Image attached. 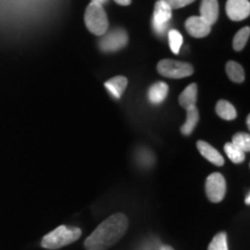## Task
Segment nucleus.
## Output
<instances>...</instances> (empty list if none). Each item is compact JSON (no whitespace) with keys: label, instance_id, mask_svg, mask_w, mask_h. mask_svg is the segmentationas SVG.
<instances>
[{"label":"nucleus","instance_id":"6ab92c4d","mask_svg":"<svg viewBox=\"0 0 250 250\" xmlns=\"http://www.w3.org/2000/svg\"><path fill=\"white\" fill-rule=\"evenodd\" d=\"M225 152H226L229 160L234 164H242L246 159V153L237 148L236 146H234L232 143H227L225 145Z\"/></svg>","mask_w":250,"mask_h":250},{"label":"nucleus","instance_id":"aec40b11","mask_svg":"<svg viewBox=\"0 0 250 250\" xmlns=\"http://www.w3.org/2000/svg\"><path fill=\"white\" fill-rule=\"evenodd\" d=\"M168 40H169V48L175 55H177L180 52L181 46L183 43V37L181 35V33L176 29H171L168 33Z\"/></svg>","mask_w":250,"mask_h":250},{"label":"nucleus","instance_id":"423d86ee","mask_svg":"<svg viewBox=\"0 0 250 250\" xmlns=\"http://www.w3.org/2000/svg\"><path fill=\"white\" fill-rule=\"evenodd\" d=\"M127 43V34L122 28L111 30L100 41V49L104 52H115L123 49Z\"/></svg>","mask_w":250,"mask_h":250},{"label":"nucleus","instance_id":"39448f33","mask_svg":"<svg viewBox=\"0 0 250 250\" xmlns=\"http://www.w3.org/2000/svg\"><path fill=\"white\" fill-rule=\"evenodd\" d=\"M226 180L220 173H213L208 176L205 183V191L208 201L220 203L226 195Z\"/></svg>","mask_w":250,"mask_h":250},{"label":"nucleus","instance_id":"4be33fe9","mask_svg":"<svg viewBox=\"0 0 250 250\" xmlns=\"http://www.w3.org/2000/svg\"><path fill=\"white\" fill-rule=\"evenodd\" d=\"M208 250H228L226 233H218L211 241Z\"/></svg>","mask_w":250,"mask_h":250},{"label":"nucleus","instance_id":"6e6552de","mask_svg":"<svg viewBox=\"0 0 250 250\" xmlns=\"http://www.w3.org/2000/svg\"><path fill=\"white\" fill-rule=\"evenodd\" d=\"M186 29L190 36L203 39L211 33V24H208L201 17H191L186 21Z\"/></svg>","mask_w":250,"mask_h":250},{"label":"nucleus","instance_id":"a878e982","mask_svg":"<svg viewBox=\"0 0 250 250\" xmlns=\"http://www.w3.org/2000/svg\"><path fill=\"white\" fill-rule=\"evenodd\" d=\"M107 1H108V0H92V2H96V4H99V5L105 4Z\"/></svg>","mask_w":250,"mask_h":250},{"label":"nucleus","instance_id":"c85d7f7f","mask_svg":"<svg viewBox=\"0 0 250 250\" xmlns=\"http://www.w3.org/2000/svg\"><path fill=\"white\" fill-rule=\"evenodd\" d=\"M247 126H248V129L250 127V116L248 115V117H247Z\"/></svg>","mask_w":250,"mask_h":250},{"label":"nucleus","instance_id":"ddd939ff","mask_svg":"<svg viewBox=\"0 0 250 250\" xmlns=\"http://www.w3.org/2000/svg\"><path fill=\"white\" fill-rule=\"evenodd\" d=\"M104 86L115 99H121L122 94L124 93L125 88L127 87V79L122 76L114 77L110 80L105 81Z\"/></svg>","mask_w":250,"mask_h":250},{"label":"nucleus","instance_id":"2eb2a0df","mask_svg":"<svg viewBox=\"0 0 250 250\" xmlns=\"http://www.w3.org/2000/svg\"><path fill=\"white\" fill-rule=\"evenodd\" d=\"M215 112L220 118L225 121H233L237 116L236 109L234 108L232 103H229L226 100H220L215 105Z\"/></svg>","mask_w":250,"mask_h":250},{"label":"nucleus","instance_id":"20e7f679","mask_svg":"<svg viewBox=\"0 0 250 250\" xmlns=\"http://www.w3.org/2000/svg\"><path fill=\"white\" fill-rule=\"evenodd\" d=\"M158 72L166 78L181 79L192 76L193 67L188 62L173 61V59H162L158 62Z\"/></svg>","mask_w":250,"mask_h":250},{"label":"nucleus","instance_id":"f257e3e1","mask_svg":"<svg viewBox=\"0 0 250 250\" xmlns=\"http://www.w3.org/2000/svg\"><path fill=\"white\" fill-rule=\"evenodd\" d=\"M129 219L123 213H115L105 219L85 241L86 250H108L126 233Z\"/></svg>","mask_w":250,"mask_h":250},{"label":"nucleus","instance_id":"9b49d317","mask_svg":"<svg viewBox=\"0 0 250 250\" xmlns=\"http://www.w3.org/2000/svg\"><path fill=\"white\" fill-rule=\"evenodd\" d=\"M171 11H173V9L168 6L167 2H165L164 0H159V1H156L155 4L152 21L153 22L160 23V24L169 23L171 15H173Z\"/></svg>","mask_w":250,"mask_h":250},{"label":"nucleus","instance_id":"f03ea898","mask_svg":"<svg viewBox=\"0 0 250 250\" xmlns=\"http://www.w3.org/2000/svg\"><path fill=\"white\" fill-rule=\"evenodd\" d=\"M80 236V228L59 226L43 237L42 241H41V246L45 249L56 250L76 242Z\"/></svg>","mask_w":250,"mask_h":250},{"label":"nucleus","instance_id":"cd10ccee","mask_svg":"<svg viewBox=\"0 0 250 250\" xmlns=\"http://www.w3.org/2000/svg\"><path fill=\"white\" fill-rule=\"evenodd\" d=\"M161 250H174V249L171 248V247H169V246H164L161 248Z\"/></svg>","mask_w":250,"mask_h":250},{"label":"nucleus","instance_id":"4468645a","mask_svg":"<svg viewBox=\"0 0 250 250\" xmlns=\"http://www.w3.org/2000/svg\"><path fill=\"white\" fill-rule=\"evenodd\" d=\"M197 94H198V87H197L196 83H191V85L188 86L179 98L181 107L184 109L196 107Z\"/></svg>","mask_w":250,"mask_h":250},{"label":"nucleus","instance_id":"0eeeda50","mask_svg":"<svg viewBox=\"0 0 250 250\" xmlns=\"http://www.w3.org/2000/svg\"><path fill=\"white\" fill-rule=\"evenodd\" d=\"M226 13L233 21L245 20L250 14L249 0H227Z\"/></svg>","mask_w":250,"mask_h":250},{"label":"nucleus","instance_id":"b1692460","mask_svg":"<svg viewBox=\"0 0 250 250\" xmlns=\"http://www.w3.org/2000/svg\"><path fill=\"white\" fill-rule=\"evenodd\" d=\"M168 27H169V23L160 24V23L153 22V21H152V28H153V30H154L156 35H159V36H164L165 33H166V30L168 29Z\"/></svg>","mask_w":250,"mask_h":250},{"label":"nucleus","instance_id":"bb28decb","mask_svg":"<svg viewBox=\"0 0 250 250\" xmlns=\"http://www.w3.org/2000/svg\"><path fill=\"white\" fill-rule=\"evenodd\" d=\"M246 204L247 205H249L250 204V195H249V193H248V195H247V197H246Z\"/></svg>","mask_w":250,"mask_h":250},{"label":"nucleus","instance_id":"5701e85b","mask_svg":"<svg viewBox=\"0 0 250 250\" xmlns=\"http://www.w3.org/2000/svg\"><path fill=\"white\" fill-rule=\"evenodd\" d=\"M164 1L167 2L168 6H169L171 9H177L186 7L187 5H190L191 2L195 1V0H164Z\"/></svg>","mask_w":250,"mask_h":250},{"label":"nucleus","instance_id":"7ed1b4c3","mask_svg":"<svg viewBox=\"0 0 250 250\" xmlns=\"http://www.w3.org/2000/svg\"><path fill=\"white\" fill-rule=\"evenodd\" d=\"M85 23L87 29L96 36H102L107 33L109 21L102 5L90 2L85 12Z\"/></svg>","mask_w":250,"mask_h":250},{"label":"nucleus","instance_id":"f3484780","mask_svg":"<svg viewBox=\"0 0 250 250\" xmlns=\"http://www.w3.org/2000/svg\"><path fill=\"white\" fill-rule=\"evenodd\" d=\"M226 73L233 83H241L245 81V70L239 62L232 61L228 62L226 64Z\"/></svg>","mask_w":250,"mask_h":250},{"label":"nucleus","instance_id":"393cba45","mask_svg":"<svg viewBox=\"0 0 250 250\" xmlns=\"http://www.w3.org/2000/svg\"><path fill=\"white\" fill-rule=\"evenodd\" d=\"M115 2H117L118 5H122V6H129L131 4V1L132 0H114Z\"/></svg>","mask_w":250,"mask_h":250},{"label":"nucleus","instance_id":"1a4fd4ad","mask_svg":"<svg viewBox=\"0 0 250 250\" xmlns=\"http://www.w3.org/2000/svg\"><path fill=\"white\" fill-rule=\"evenodd\" d=\"M197 148H198L199 153L204 156L206 160L212 162L213 165L220 167V166H223L225 164L223 155H221L220 153L208 143L203 142V140H198V142H197Z\"/></svg>","mask_w":250,"mask_h":250},{"label":"nucleus","instance_id":"412c9836","mask_svg":"<svg viewBox=\"0 0 250 250\" xmlns=\"http://www.w3.org/2000/svg\"><path fill=\"white\" fill-rule=\"evenodd\" d=\"M232 144L234 146H236L237 148L241 149L242 152H249L250 151V136L248 133L245 132H239L234 134Z\"/></svg>","mask_w":250,"mask_h":250},{"label":"nucleus","instance_id":"f8f14e48","mask_svg":"<svg viewBox=\"0 0 250 250\" xmlns=\"http://www.w3.org/2000/svg\"><path fill=\"white\" fill-rule=\"evenodd\" d=\"M168 92H169V87H168L167 83H161V81L155 83L148 89L149 102L153 103V104H160L167 98Z\"/></svg>","mask_w":250,"mask_h":250},{"label":"nucleus","instance_id":"a211bd4d","mask_svg":"<svg viewBox=\"0 0 250 250\" xmlns=\"http://www.w3.org/2000/svg\"><path fill=\"white\" fill-rule=\"evenodd\" d=\"M249 35H250L249 27H243L242 29L237 31L233 40V49L235 50V51H241V50H243V48H245L247 44V42H248Z\"/></svg>","mask_w":250,"mask_h":250},{"label":"nucleus","instance_id":"dca6fc26","mask_svg":"<svg viewBox=\"0 0 250 250\" xmlns=\"http://www.w3.org/2000/svg\"><path fill=\"white\" fill-rule=\"evenodd\" d=\"M199 121V111L196 107H191L187 109V121L182 126H181V132L184 136H190L192 133L193 129L196 127L197 123Z\"/></svg>","mask_w":250,"mask_h":250},{"label":"nucleus","instance_id":"9d476101","mask_svg":"<svg viewBox=\"0 0 250 250\" xmlns=\"http://www.w3.org/2000/svg\"><path fill=\"white\" fill-rule=\"evenodd\" d=\"M219 15L218 0H203L201 4V18L208 24L215 23Z\"/></svg>","mask_w":250,"mask_h":250}]
</instances>
